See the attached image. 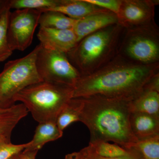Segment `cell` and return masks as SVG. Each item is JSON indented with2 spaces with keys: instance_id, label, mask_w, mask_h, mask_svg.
<instances>
[{
  "instance_id": "obj_27",
  "label": "cell",
  "mask_w": 159,
  "mask_h": 159,
  "mask_svg": "<svg viewBox=\"0 0 159 159\" xmlns=\"http://www.w3.org/2000/svg\"><path fill=\"white\" fill-rule=\"evenodd\" d=\"M64 159H84L80 152H72L68 154L66 156Z\"/></svg>"
},
{
  "instance_id": "obj_16",
  "label": "cell",
  "mask_w": 159,
  "mask_h": 159,
  "mask_svg": "<svg viewBox=\"0 0 159 159\" xmlns=\"http://www.w3.org/2000/svg\"><path fill=\"white\" fill-rule=\"evenodd\" d=\"M131 112H139L159 117V92L143 88L131 102Z\"/></svg>"
},
{
  "instance_id": "obj_21",
  "label": "cell",
  "mask_w": 159,
  "mask_h": 159,
  "mask_svg": "<svg viewBox=\"0 0 159 159\" xmlns=\"http://www.w3.org/2000/svg\"><path fill=\"white\" fill-rule=\"evenodd\" d=\"M10 10L9 5L0 16V62L6 60L13 53L9 46L7 35Z\"/></svg>"
},
{
  "instance_id": "obj_10",
  "label": "cell",
  "mask_w": 159,
  "mask_h": 159,
  "mask_svg": "<svg viewBox=\"0 0 159 159\" xmlns=\"http://www.w3.org/2000/svg\"><path fill=\"white\" fill-rule=\"evenodd\" d=\"M37 37L43 48L66 54L73 49L78 42L73 29L40 28Z\"/></svg>"
},
{
  "instance_id": "obj_18",
  "label": "cell",
  "mask_w": 159,
  "mask_h": 159,
  "mask_svg": "<svg viewBox=\"0 0 159 159\" xmlns=\"http://www.w3.org/2000/svg\"><path fill=\"white\" fill-rule=\"evenodd\" d=\"M83 107L82 98H73L61 111L56 119V124L61 131L73 122L80 121Z\"/></svg>"
},
{
  "instance_id": "obj_8",
  "label": "cell",
  "mask_w": 159,
  "mask_h": 159,
  "mask_svg": "<svg viewBox=\"0 0 159 159\" xmlns=\"http://www.w3.org/2000/svg\"><path fill=\"white\" fill-rule=\"evenodd\" d=\"M42 12L31 9H18L11 12L7 35L12 51H24L31 45Z\"/></svg>"
},
{
  "instance_id": "obj_1",
  "label": "cell",
  "mask_w": 159,
  "mask_h": 159,
  "mask_svg": "<svg viewBox=\"0 0 159 159\" xmlns=\"http://www.w3.org/2000/svg\"><path fill=\"white\" fill-rule=\"evenodd\" d=\"M159 73V63L141 64L117 55L93 73L81 76L74 86L73 98L101 96L134 99Z\"/></svg>"
},
{
  "instance_id": "obj_15",
  "label": "cell",
  "mask_w": 159,
  "mask_h": 159,
  "mask_svg": "<svg viewBox=\"0 0 159 159\" xmlns=\"http://www.w3.org/2000/svg\"><path fill=\"white\" fill-rule=\"evenodd\" d=\"M63 132L58 128L56 122L49 121L39 123L33 139L29 142L25 150L39 151L48 142L55 141L62 136Z\"/></svg>"
},
{
  "instance_id": "obj_25",
  "label": "cell",
  "mask_w": 159,
  "mask_h": 159,
  "mask_svg": "<svg viewBox=\"0 0 159 159\" xmlns=\"http://www.w3.org/2000/svg\"><path fill=\"white\" fill-rule=\"evenodd\" d=\"M80 152L84 159H136L132 154L128 156L118 157H102L93 153L89 150L87 146L83 148L80 151Z\"/></svg>"
},
{
  "instance_id": "obj_13",
  "label": "cell",
  "mask_w": 159,
  "mask_h": 159,
  "mask_svg": "<svg viewBox=\"0 0 159 159\" xmlns=\"http://www.w3.org/2000/svg\"><path fill=\"white\" fill-rule=\"evenodd\" d=\"M28 113L23 103L15 104L9 108H0V145L11 143L12 131Z\"/></svg>"
},
{
  "instance_id": "obj_17",
  "label": "cell",
  "mask_w": 159,
  "mask_h": 159,
  "mask_svg": "<svg viewBox=\"0 0 159 159\" xmlns=\"http://www.w3.org/2000/svg\"><path fill=\"white\" fill-rule=\"evenodd\" d=\"M125 149L136 159H159V136L138 141Z\"/></svg>"
},
{
  "instance_id": "obj_23",
  "label": "cell",
  "mask_w": 159,
  "mask_h": 159,
  "mask_svg": "<svg viewBox=\"0 0 159 159\" xmlns=\"http://www.w3.org/2000/svg\"><path fill=\"white\" fill-rule=\"evenodd\" d=\"M29 145V143L20 145H14L11 143L0 145V159H10L19 154Z\"/></svg>"
},
{
  "instance_id": "obj_29",
  "label": "cell",
  "mask_w": 159,
  "mask_h": 159,
  "mask_svg": "<svg viewBox=\"0 0 159 159\" xmlns=\"http://www.w3.org/2000/svg\"><path fill=\"white\" fill-rule=\"evenodd\" d=\"M19 154L15 156L12 157L10 159H19Z\"/></svg>"
},
{
  "instance_id": "obj_19",
  "label": "cell",
  "mask_w": 159,
  "mask_h": 159,
  "mask_svg": "<svg viewBox=\"0 0 159 159\" xmlns=\"http://www.w3.org/2000/svg\"><path fill=\"white\" fill-rule=\"evenodd\" d=\"M76 20L53 10L43 11L39 20L40 28L56 29H73Z\"/></svg>"
},
{
  "instance_id": "obj_11",
  "label": "cell",
  "mask_w": 159,
  "mask_h": 159,
  "mask_svg": "<svg viewBox=\"0 0 159 159\" xmlns=\"http://www.w3.org/2000/svg\"><path fill=\"white\" fill-rule=\"evenodd\" d=\"M118 24L116 14L108 10H104L76 20L73 29L78 42L89 34Z\"/></svg>"
},
{
  "instance_id": "obj_22",
  "label": "cell",
  "mask_w": 159,
  "mask_h": 159,
  "mask_svg": "<svg viewBox=\"0 0 159 159\" xmlns=\"http://www.w3.org/2000/svg\"><path fill=\"white\" fill-rule=\"evenodd\" d=\"M61 0H10V9H31L43 10L58 6Z\"/></svg>"
},
{
  "instance_id": "obj_14",
  "label": "cell",
  "mask_w": 159,
  "mask_h": 159,
  "mask_svg": "<svg viewBox=\"0 0 159 159\" xmlns=\"http://www.w3.org/2000/svg\"><path fill=\"white\" fill-rule=\"evenodd\" d=\"M104 10L106 9L93 5L86 0H61L58 6L43 10L42 12L46 10H53L62 13L73 19L78 20Z\"/></svg>"
},
{
  "instance_id": "obj_2",
  "label": "cell",
  "mask_w": 159,
  "mask_h": 159,
  "mask_svg": "<svg viewBox=\"0 0 159 159\" xmlns=\"http://www.w3.org/2000/svg\"><path fill=\"white\" fill-rule=\"evenodd\" d=\"M80 98L83 107L80 122L89 131V143L112 142L125 148L138 142L129 123L133 99L101 96Z\"/></svg>"
},
{
  "instance_id": "obj_7",
  "label": "cell",
  "mask_w": 159,
  "mask_h": 159,
  "mask_svg": "<svg viewBox=\"0 0 159 159\" xmlns=\"http://www.w3.org/2000/svg\"><path fill=\"white\" fill-rule=\"evenodd\" d=\"M35 66L43 81L62 84L74 88L81 76L66 53L44 48L41 44Z\"/></svg>"
},
{
  "instance_id": "obj_6",
  "label": "cell",
  "mask_w": 159,
  "mask_h": 159,
  "mask_svg": "<svg viewBox=\"0 0 159 159\" xmlns=\"http://www.w3.org/2000/svg\"><path fill=\"white\" fill-rule=\"evenodd\" d=\"M155 21L125 29L117 55L143 65L159 63V31Z\"/></svg>"
},
{
  "instance_id": "obj_4",
  "label": "cell",
  "mask_w": 159,
  "mask_h": 159,
  "mask_svg": "<svg viewBox=\"0 0 159 159\" xmlns=\"http://www.w3.org/2000/svg\"><path fill=\"white\" fill-rule=\"evenodd\" d=\"M74 88L62 84L43 81L27 87L15 97L39 123L56 122L57 116L73 98Z\"/></svg>"
},
{
  "instance_id": "obj_24",
  "label": "cell",
  "mask_w": 159,
  "mask_h": 159,
  "mask_svg": "<svg viewBox=\"0 0 159 159\" xmlns=\"http://www.w3.org/2000/svg\"><path fill=\"white\" fill-rule=\"evenodd\" d=\"M89 3L117 14L121 0H86Z\"/></svg>"
},
{
  "instance_id": "obj_26",
  "label": "cell",
  "mask_w": 159,
  "mask_h": 159,
  "mask_svg": "<svg viewBox=\"0 0 159 159\" xmlns=\"http://www.w3.org/2000/svg\"><path fill=\"white\" fill-rule=\"evenodd\" d=\"M38 151L25 149L19 155V159H35Z\"/></svg>"
},
{
  "instance_id": "obj_12",
  "label": "cell",
  "mask_w": 159,
  "mask_h": 159,
  "mask_svg": "<svg viewBox=\"0 0 159 159\" xmlns=\"http://www.w3.org/2000/svg\"><path fill=\"white\" fill-rule=\"evenodd\" d=\"M131 130L137 141L159 136V117L139 112H131Z\"/></svg>"
},
{
  "instance_id": "obj_9",
  "label": "cell",
  "mask_w": 159,
  "mask_h": 159,
  "mask_svg": "<svg viewBox=\"0 0 159 159\" xmlns=\"http://www.w3.org/2000/svg\"><path fill=\"white\" fill-rule=\"evenodd\" d=\"M158 0H121L116 15L118 23L125 29L148 25L154 21Z\"/></svg>"
},
{
  "instance_id": "obj_5",
  "label": "cell",
  "mask_w": 159,
  "mask_h": 159,
  "mask_svg": "<svg viewBox=\"0 0 159 159\" xmlns=\"http://www.w3.org/2000/svg\"><path fill=\"white\" fill-rule=\"evenodd\" d=\"M40 44L21 58L9 61L0 73V108L11 107L15 97L29 86L43 81L38 73L35 60Z\"/></svg>"
},
{
  "instance_id": "obj_28",
  "label": "cell",
  "mask_w": 159,
  "mask_h": 159,
  "mask_svg": "<svg viewBox=\"0 0 159 159\" xmlns=\"http://www.w3.org/2000/svg\"><path fill=\"white\" fill-rule=\"evenodd\" d=\"M10 0H0V16L5 9L9 6Z\"/></svg>"
},
{
  "instance_id": "obj_3",
  "label": "cell",
  "mask_w": 159,
  "mask_h": 159,
  "mask_svg": "<svg viewBox=\"0 0 159 159\" xmlns=\"http://www.w3.org/2000/svg\"><path fill=\"white\" fill-rule=\"evenodd\" d=\"M125 29L118 24L89 34L67 53V56L81 76L92 74L116 56Z\"/></svg>"
},
{
  "instance_id": "obj_20",
  "label": "cell",
  "mask_w": 159,
  "mask_h": 159,
  "mask_svg": "<svg viewBox=\"0 0 159 159\" xmlns=\"http://www.w3.org/2000/svg\"><path fill=\"white\" fill-rule=\"evenodd\" d=\"M87 147L93 153L102 157H118L131 155L129 152L119 145L103 141L89 143Z\"/></svg>"
}]
</instances>
